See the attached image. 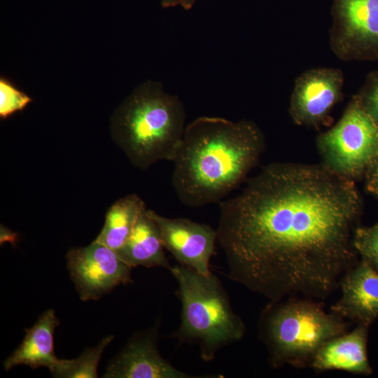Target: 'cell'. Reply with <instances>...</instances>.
Returning a JSON list of instances; mask_svg holds the SVG:
<instances>
[{"label":"cell","mask_w":378,"mask_h":378,"mask_svg":"<svg viewBox=\"0 0 378 378\" xmlns=\"http://www.w3.org/2000/svg\"><path fill=\"white\" fill-rule=\"evenodd\" d=\"M344 318L324 310L318 302L288 298L270 302L259 321V335L273 368L286 365L304 368L330 340L347 332Z\"/></svg>","instance_id":"4"},{"label":"cell","mask_w":378,"mask_h":378,"mask_svg":"<svg viewBox=\"0 0 378 378\" xmlns=\"http://www.w3.org/2000/svg\"><path fill=\"white\" fill-rule=\"evenodd\" d=\"M340 298L330 312L356 325L370 327L378 318V272L359 258L342 277Z\"/></svg>","instance_id":"12"},{"label":"cell","mask_w":378,"mask_h":378,"mask_svg":"<svg viewBox=\"0 0 378 378\" xmlns=\"http://www.w3.org/2000/svg\"><path fill=\"white\" fill-rule=\"evenodd\" d=\"M330 44L343 60L378 59V0H332Z\"/></svg>","instance_id":"7"},{"label":"cell","mask_w":378,"mask_h":378,"mask_svg":"<svg viewBox=\"0 0 378 378\" xmlns=\"http://www.w3.org/2000/svg\"><path fill=\"white\" fill-rule=\"evenodd\" d=\"M316 146L322 164L356 181L378 152V128L354 95L337 124L317 137Z\"/></svg>","instance_id":"6"},{"label":"cell","mask_w":378,"mask_h":378,"mask_svg":"<svg viewBox=\"0 0 378 378\" xmlns=\"http://www.w3.org/2000/svg\"><path fill=\"white\" fill-rule=\"evenodd\" d=\"M160 230L166 248L179 264L199 273L209 274V261L214 254L216 230L190 219L171 218L148 209Z\"/></svg>","instance_id":"10"},{"label":"cell","mask_w":378,"mask_h":378,"mask_svg":"<svg viewBox=\"0 0 378 378\" xmlns=\"http://www.w3.org/2000/svg\"><path fill=\"white\" fill-rule=\"evenodd\" d=\"M164 248L158 226L145 207L140 212L128 240L115 253L131 267L141 265L169 270L171 266Z\"/></svg>","instance_id":"15"},{"label":"cell","mask_w":378,"mask_h":378,"mask_svg":"<svg viewBox=\"0 0 378 378\" xmlns=\"http://www.w3.org/2000/svg\"><path fill=\"white\" fill-rule=\"evenodd\" d=\"M59 324L53 309L43 312L31 328L25 330L20 345L4 362L5 370L24 365L32 369L46 367L51 371L59 360L54 351V332Z\"/></svg>","instance_id":"14"},{"label":"cell","mask_w":378,"mask_h":378,"mask_svg":"<svg viewBox=\"0 0 378 378\" xmlns=\"http://www.w3.org/2000/svg\"><path fill=\"white\" fill-rule=\"evenodd\" d=\"M219 204L227 276L270 302L323 300L359 260L361 195L322 163H271Z\"/></svg>","instance_id":"1"},{"label":"cell","mask_w":378,"mask_h":378,"mask_svg":"<svg viewBox=\"0 0 378 378\" xmlns=\"http://www.w3.org/2000/svg\"><path fill=\"white\" fill-rule=\"evenodd\" d=\"M31 98L16 88L5 77L0 78V118H7L15 113L22 111Z\"/></svg>","instance_id":"19"},{"label":"cell","mask_w":378,"mask_h":378,"mask_svg":"<svg viewBox=\"0 0 378 378\" xmlns=\"http://www.w3.org/2000/svg\"><path fill=\"white\" fill-rule=\"evenodd\" d=\"M178 285L181 317L176 337L200 346L201 358L210 361L222 347L240 340L246 333L241 318L218 279L183 265L169 270Z\"/></svg>","instance_id":"5"},{"label":"cell","mask_w":378,"mask_h":378,"mask_svg":"<svg viewBox=\"0 0 378 378\" xmlns=\"http://www.w3.org/2000/svg\"><path fill=\"white\" fill-rule=\"evenodd\" d=\"M265 148V136L253 121L196 118L186 125L172 161L178 199L192 208L220 203L245 181Z\"/></svg>","instance_id":"2"},{"label":"cell","mask_w":378,"mask_h":378,"mask_svg":"<svg viewBox=\"0 0 378 378\" xmlns=\"http://www.w3.org/2000/svg\"><path fill=\"white\" fill-rule=\"evenodd\" d=\"M186 117L178 96L148 80L115 109L110 130L130 162L145 169L158 161H172L186 130Z\"/></svg>","instance_id":"3"},{"label":"cell","mask_w":378,"mask_h":378,"mask_svg":"<svg viewBox=\"0 0 378 378\" xmlns=\"http://www.w3.org/2000/svg\"><path fill=\"white\" fill-rule=\"evenodd\" d=\"M114 336L104 337L96 346L86 348L76 358L72 360L59 359L50 371L54 377L63 378H96L97 367L105 348L111 343Z\"/></svg>","instance_id":"17"},{"label":"cell","mask_w":378,"mask_h":378,"mask_svg":"<svg viewBox=\"0 0 378 378\" xmlns=\"http://www.w3.org/2000/svg\"><path fill=\"white\" fill-rule=\"evenodd\" d=\"M66 258L71 279L83 301L97 300L117 286L132 281V267L114 251L96 241L70 249Z\"/></svg>","instance_id":"8"},{"label":"cell","mask_w":378,"mask_h":378,"mask_svg":"<svg viewBox=\"0 0 378 378\" xmlns=\"http://www.w3.org/2000/svg\"><path fill=\"white\" fill-rule=\"evenodd\" d=\"M363 179L367 192L378 198V152L369 164Z\"/></svg>","instance_id":"21"},{"label":"cell","mask_w":378,"mask_h":378,"mask_svg":"<svg viewBox=\"0 0 378 378\" xmlns=\"http://www.w3.org/2000/svg\"><path fill=\"white\" fill-rule=\"evenodd\" d=\"M353 246L359 258L378 272V223L358 226L353 236Z\"/></svg>","instance_id":"18"},{"label":"cell","mask_w":378,"mask_h":378,"mask_svg":"<svg viewBox=\"0 0 378 378\" xmlns=\"http://www.w3.org/2000/svg\"><path fill=\"white\" fill-rule=\"evenodd\" d=\"M158 326L137 333L110 363L107 378H193L174 368L160 354Z\"/></svg>","instance_id":"11"},{"label":"cell","mask_w":378,"mask_h":378,"mask_svg":"<svg viewBox=\"0 0 378 378\" xmlns=\"http://www.w3.org/2000/svg\"><path fill=\"white\" fill-rule=\"evenodd\" d=\"M356 97L378 128V71L368 75Z\"/></svg>","instance_id":"20"},{"label":"cell","mask_w":378,"mask_h":378,"mask_svg":"<svg viewBox=\"0 0 378 378\" xmlns=\"http://www.w3.org/2000/svg\"><path fill=\"white\" fill-rule=\"evenodd\" d=\"M197 0H159L164 8H174L179 6L186 10H190Z\"/></svg>","instance_id":"22"},{"label":"cell","mask_w":378,"mask_h":378,"mask_svg":"<svg viewBox=\"0 0 378 378\" xmlns=\"http://www.w3.org/2000/svg\"><path fill=\"white\" fill-rule=\"evenodd\" d=\"M369 327L357 325L350 332L335 337L318 351L310 368L316 372L341 370L370 376L373 370L368 356Z\"/></svg>","instance_id":"13"},{"label":"cell","mask_w":378,"mask_h":378,"mask_svg":"<svg viewBox=\"0 0 378 378\" xmlns=\"http://www.w3.org/2000/svg\"><path fill=\"white\" fill-rule=\"evenodd\" d=\"M145 207L144 202L136 194L119 199L108 210L104 227L94 241L118 251L128 240Z\"/></svg>","instance_id":"16"},{"label":"cell","mask_w":378,"mask_h":378,"mask_svg":"<svg viewBox=\"0 0 378 378\" xmlns=\"http://www.w3.org/2000/svg\"><path fill=\"white\" fill-rule=\"evenodd\" d=\"M344 76L341 70L319 67L297 78L290 97L289 114L298 125L318 127L342 99Z\"/></svg>","instance_id":"9"}]
</instances>
